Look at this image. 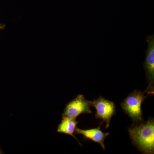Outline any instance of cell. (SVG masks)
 <instances>
[{"label":"cell","instance_id":"cell-1","mask_svg":"<svg viewBox=\"0 0 154 154\" xmlns=\"http://www.w3.org/2000/svg\"><path fill=\"white\" fill-rule=\"evenodd\" d=\"M133 143L144 153L153 154L154 152V121L150 119L139 125L128 128Z\"/></svg>","mask_w":154,"mask_h":154},{"label":"cell","instance_id":"cell-2","mask_svg":"<svg viewBox=\"0 0 154 154\" xmlns=\"http://www.w3.org/2000/svg\"><path fill=\"white\" fill-rule=\"evenodd\" d=\"M146 98L144 93L134 91L130 94L121 103L122 110L135 123L143 120L141 104Z\"/></svg>","mask_w":154,"mask_h":154},{"label":"cell","instance_id":"cell-3","mask_svg":"<svg viewBox=\"0 0 154 154\" xmlns=\"http://www.w3.org/2000/svg\"><path fill=\"white\" fill-rule=\"evenodd\" d=\"M146 41L148 48L146 51V57L144 63V68L146 72V77L148 82V86L145 91L148 95L154 94V36H147Z\"/></svg>","mask_w":154,"mask_h":154},{"label":"cell","instance_id":"cell-4","mask_svg":"<svg viewBox=\"0 0 154 154\" xmlns=\"http://www.w3.org/2000/svg\"><path fill=\"white\" fill-rule=\"evenodd\" d=\"M91 106L96 108V113L95 116L100 119L106 123V128L109 127L110 119L116 113V107L114 102L102 97L89 101Z\"/></svg>","mask_w":154,"mask_h":154},{"label":"cell","instance_id":"cell-5","mask_svg":"<svg viewBox=\"0 0 154 154\" xmlns=\"http://www.w3.org/2000/svg\"><path fill=\"white\" fill-rule=\"evenodd\" d=\"M89 101L82 95H79L69 102L65 107L63 116L75 119L82 113H91Z\"/></svg>","mask_w":154,"mask_h":154},{"label":"cell","instance_id":"cell-6","mask_svg":"<svg viewBox=\"0 0 154 154\" xmlns=\"http://www.w3.org/2000/svg\"><path fill=\"white\" fill-rule=\"evenodd\" d=\"M103 122L100 124L99 126L96 128L88 130H82L76 128V134L82 135L86 139L91 140L99 143L102 146L103 149H105V139L107 136L109 135V133H104L100 129V127L102 126Z\"/></svg>","mask_w":154,"mask_h":154},{"label":"cell","instance_id":"cell-7","mask_svg":"<svg viewBox=\"0 0 154 154\" xmlns=\"http://www.w3.org/2000/svg\"><path fill=\"white\" fill-rule=\"evenodd\" d=\"M78 123V122L75 119L63 116L61 122L58 126L57 132L69 135L78 141L77 138L74 135V133L75 132ZM78 142L81 145L79 141Z\"/></svg>","mask_w":154,"mask_h":154},{"label":"cell","instance_id":"cell-8","mask_svg":"<svg viewBox=\"0 0 154 154\" xmlns=\"http://www.w3.org/2000/svg\"><path fill=\"white\" fill-rule=\"evenodd\" d=\"M6 25L4 24H0V30H4L6 28Z\"/></svg>","mask_w":154,"mask_h":154},{"label":"cell","instance_id":"cell-9","mask_svg":"<svg viewBox=\"0 0 154 154\" xmlns=\"http://www.w3.org/2000/svg\"><path fill=\"white\" fill-rule=\"evenodd\" d=\"M0 153H1V152H0Z\"/></svg>","mask_w":154,"mask_h":154}]
</instances>
